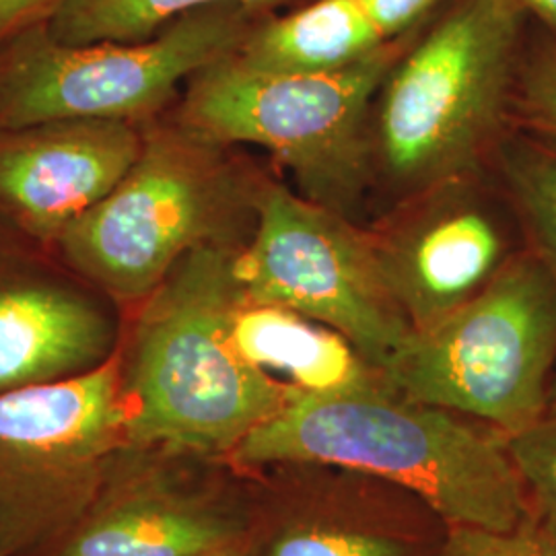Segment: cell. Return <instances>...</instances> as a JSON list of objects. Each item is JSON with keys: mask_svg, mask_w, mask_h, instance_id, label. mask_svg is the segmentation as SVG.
<instances>
[{"mask_svg": "<svg viewBox=\"0 0 556 556\" xmlns=\"http://www.w3.org/2000/svg\"><path fill=\"white\" fill-rule=\"evenodd\" d=\"M229 457L245 468L312 464L381 478L447 526L514 532L534 519L503 433L390 383L332 396L291 392Z\"/></svg>", "mask_w": 556, "mask_h": 556, "instance_id": "1", "label": "cell"}, {"mask_svg": "<svg viewBox=\"0 0 556 556\" xmlns=\"http://www.w3.org/2000/svg\"><path fill=\"white\" fill-rule=\"evenodd\" d=\"M241 248L190 252L144 299L122 357L130 452L231 456L291 396L241 357L231 337L243 299Z\"/></svg>", "mask_w": 556, "mask_h": 556, "instance_id": "2", "label": "cell"}, {"mask_svg": "<svg viewBox=\"0 0 556 556\" xmlns=\"http://www.w3.org/2000/svg\"><path fill=\"white\" fill-rule=\"evenodd\" d=\"M526 20L516 0H450L392 66L371 135L397 199L480 176L511 119Z\"/></svg>", "mask_w": 556, "mask_h": 556, "instance_id": "3", "label": "cell"}, {"mask_svg": "<svg viewBox=\"0 0 556 556\" xmlns=\"http://www.w3.org/2000/svg\"><path fill=\"white\" fill-rule=\"evenodd\" d=\"M422 27L328 73H262L233 52L186 83L176 118L223 147L266 149L293 174L301 197L355 220L378 181L371 119L379 87Z\"/></svg>", "mask_w": 556, "mask_h": 556, "instance_id": "4", "label": "cell"}, {"mask_svg": "<svg viewBox=\"0 0 556 556\" xmlns=\"http://www.w3.org/2000/svg\"><path fill=\"white\" fill-rule=\"evenodd\" d=\"M262 176L178 118L142 126L139 160L59 243L80 275L119 301H144L179 260L206 245H245Z\"/></svg>", "mask_w": 556, "mask_h": 556, "instance_id": "5", "label": "cell"}, {"mask_svg": "<svg viewBox=\"0 0 556 556\" xmlns=\"http://www.w3.org/2000/svg\"><path fill=\"white\" fill-rule=\"evenodd\" d=\"M555 361L556 280L530 250L454 314L413 330L381 376L402 396L511 438L548 413Z\"/></svg>", "mask_w": 556, "mask_h": 556, "instance_id": "6", "label": "cell"}, {"mask_svg": "<svg viewBox=\"0 0 556 556\" xmlns=\"http://www.w3.org/2000/svg\"><path fill=\"white\" fill-rule=\"evenodd\" d=\"M266 13L236 4L190 11L142 41L62 43L41 23L0 46V130L64 118L147 124L178 87L238 52Z\"/></svg>", "mask_w": 556, "mask_h": 556, "instance_id": "7", "label": "cell"}, {"mask_svg": "<svg viewBox=\"0 0 556 556\" xmlns=\"http://www.w3.org/2000/svg\"><path fill=\"white\" fill-rule=\"evenodd\" d=\"M126 452L119 353L79 378L0 394V556L66 536Z\"/></svg>", "mask_w": 556, "mask_h": 556, "instance_id": "8", "label": "cell"}, {"mask_svg": "<svg viewBox=\"0 0 556 556\" xmlns=\"http://www.w3.org/2000/svg\"><path fill=\"white\" fill-rule=\"evenodd\" d=\"M236 270L245 299L334 328L379 371L413 332L386 285L371 229L277 179L262 176L256 225Z\"/></svg>", "mask_w": 556, "mask_h": 556, "instance_id": "9", "label": "cell"}, {"mask_svg": "<svg viewBox=\"0 0 556 556\" xmlns=\"http://www.w3.org/2000/svg\"><path fill=\"white\" fill-rule=\"evenodd\" d=\"M371 233L386 285L413 330L438 324L477 298L516 256L478 178L400 200Z\"/></svg>", "mask_w": 556, "mask_h": 556, "instance_id": "10", "label": "cell"}, {"mask_svg": "<svg viewBox=\"0 0 556 556\" xmlns=\"http://www.w3.org/2000/svg\"><path fill=\"white\" fill-rule=\"evenodd\" d=\"M142 126L64 118L0 130V206L25 231L56 239L139 160Z\"/></svg>", "mask_w": 556, "mask_h": 556, "instance_id": "11", "label": "cell"}, {"mask_svg": "<svg viewBox=\"0 0 556 556\" xmlns=\"http://www.w3.org/2000/svg\"><path fill=\"white\" fill-rule=\"evenodd\" d=\"M248 536V519L217 498L116 468L56 556H194Z\"/></svg>", "mask_w": 556, "mask_h": 556, "instance_id": "12", "label": "cell"}, {"mask_svg": "<svg viewBox=\"0 0 556 556\" xmlns=\"http://www.w3.org/2000/svg\"><path fill=\"white\" fill-rule=\"evenodd\" d=\"M114 355L116 330L91 301L43 285L0 291V394L79 378Z\"/></svg>", "mask_w": 556, "mask_h": 556, "instance_id": "13", "label": "cell"}, {"mask_svg": "<svg viewBox=\"0 0 556 556\" xmlns=\"http://www.w3.org/2000/svg\"><path fill=\"white\" fill-rule=\"evenodd\" d=\"M239 355L303 396H332L388 383L349 338L293 309L239 301L231 319Z\"/></svg>", "mask_w": 556, "mask_h": 556, "instance_id": "14", "label": "cell"}, {"mask_svg": "<svg viewBox=\"0 0 556 556\" xmlns=\"http://www.w3.org/2000/svg\"><path fill=\"white\" fill-rule=\"evenodd\" d=\"M388 41L358 0H305L285 15H262L236 59L262 73H328L367 59Z\"/></svg>", "mask_w": 556, "mask_h": 556, "instance_id": "15", "label": "cell"}, {"mask_svg": "<svg viewBox=\"0 0 556 556\" xmlns=\"http://www.w3.org/2000/svg\"><path fill=\"white\" fill-rule=\"evenodd\" d=\"M293 2L305 0H66L46 25L56 40L73 46L142 41L167 23L206 7L236 4L256 13H275L277 7Z\"/></svg>", "mask_w": 556, "mask_h": 556, "instance_id": "16", "label": "cell"}, {"mask_svg": "<svg viewBox=\"0 0 556 556\" xmlns=\"http://www.w3.org/2000/svg\"><path fill=\"white\" fill-rule=\"evenodd\" d=\"M258 556H418L413 540L361 517L305 511L258 540Z\"/></svg>", "mask_w": 556, "mask_h": 556, "instance_id": "17", "label": "cell"}, {"mask_svg": "<svg viewBox=\"0 0 556 556\" xmlns=\"http://www.w3.org/2000/svg\"><path fill=\"white\" fill-rule=\"evenodd\" d=\"M497 153L517 217L532 239V252L556 280V147L509 139L498 144Z\"/></svg>", "mask_w": 556, "mask_h": 556, "instance_id": "18", "label": "cell"}, {"mask_svg": "<svg viewBox=\"0 0 556 556\" xmlns=\"http://www.w3.org/2000/svg\"><path fill=\"white\" fill-rule=\"evenodd\" d=\"M507 450L538 528L556 540V402L532 427L507 438Z\"/></svg>", "mask_w": 556, "mask_h": 556, "instance_id": "19", "label": "cell"}, {"mask_svg": "<svg viewBox=\"0 0 556 556\" xmlns=\"http://www.w3.org/2000/svg\"><path fill=\"white\" fill-rule=\"evenodd\" d=\"M511 118L532 135L556 140V36L551 31L523 48Z\"/></svg>", "mask_w": 556, "mask_h": 556, "instance_id": "20", "label": "cell"}, {"mask_svg": "<svg viewBox=\"0 0 556 556\" xmlns=\"http://www.w3.org/2000/svg\"><path fill=\"white\" fill-rule=\"evenodd\" d=\"M435 556H556V540L546 536L534 519L514 532L450 526Z\"/></svg>", "mask_w": 556, "mask_h": 556, "instance_id": "21", "label": "cell"}, {"mask_svg": "<svg viewBox=\"0 0 556 556\" xmlns=\"http://www.w3.org/2000/svg\"><path fill=\"white\" fill-rule=\"evenodd\" d=\"M450 0H358L386 40H397L443 9Z\"/></svg>", "mask_w": 556, "mask_h": 556, "instance_id": "22", "label": "cell"}, {"mask_svg": "<svg viewBox=\"0 0 556 556\" xmlns=\"http://www.w3.org/2000/svg\"><path fill=\"white\" fill-rule=\"evenodd\" d=\"M66 0H0V46L54 17Z\"/></svg>", "mask_w": 556, "mask_h": 556, "instance_id": "23", "label": "cell"}, {"mask_svg": "<svg viewBox=\"0 0 556 556\" xmlns=\"http://www.w3.org/2000/svg\"><path fill=\"white\" fill-rule=\"evenodd\" d=\"M516 2L528 17L540 21L542 27H546L556 36V0H516Z\"/></svg>", "mask_w": 556, "mask_h": 556, "instance_id": "24", "label": "cell"}, {"mask_svg": "<svg viewBox=\"0 0 556 556\" xmlns=\"http://www.w3.org/2000/svg\"><path fill=\"white\" fill-rule=\"evenodd\" d=\"M194 556H258V540L252 534V536L243 538L233 544H227V546Z\"/></svg>", "mask_w": 556, "mask_h": 556, "instance_id": "25", "label": "cell"}, {"mask_svg": "<svg viewBox=\"0 0 556 556\" xmlns=\"http://www.w3.org/2000/svg\"><path fill=\"white\" fill-rule=\"evenodd\" d=\"M553 402H556V383L555 388H553V394H551V404H553Z\"/></svg>", "mask_w": 556, "mask_h": 556, "instance_id": "26", "label": "cell"}]
</instances>
